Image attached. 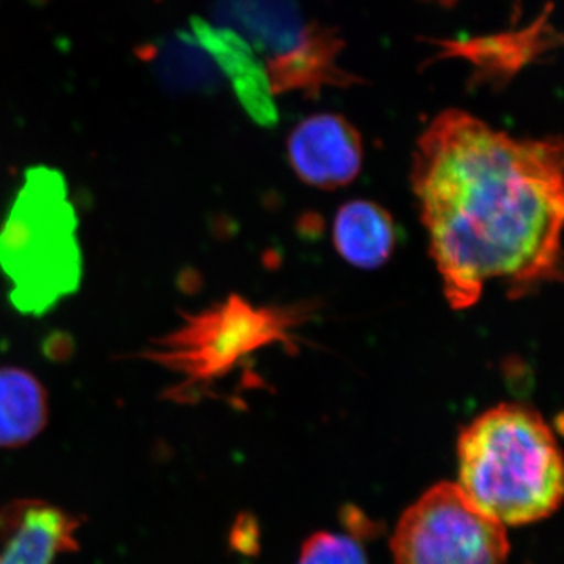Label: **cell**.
Returning a JSON list of instances; mask_svg holds the SVG:
<instances>
[{
	"label": "cell",
	"instance_id": "6da1fadb",
	"mask_svg": "<svg viewBox=\"0 0 564 564\" xmlns=\"http://www.w3.org/2000/svg\"><path fill=\"white\" fill-rule=\"evenodd\" d=\"M563 143L516 139L467 111L434 117L415 143L411 182L452 310L489 284L508 299L562 278Z\"/></svg>",
	"mask_w": 564,
	"mask_h": 564
},
{
	"label": "cell",
	"instance_id": "9c48e42d",
	"mask_svg": "<svg viewBox=\"0 0 564 564\" xmlns=\"http://www.w3.org/2000/svg\"><path fill=\"white\" fill-rule=\"evenodd\" d=\"M76 516L40 500H21L0 511V564H54L77 549Z\"/></svg>",
	"mask_w": 564,
	"mask_h": 564
},
{
	"label": "cell",
	"instance_id": "52a82bcc",
	"mask_svg": "<svg viewBox=\"0 0 564 564\" xmlns=\"http://www.w3.org/2000/svg\"><path fill=\"white\" fill-rule=\"evenodd\" d=\"M288 154L293 172L304 184L336 191L361 173V133L340 115H314L293 129Z\"/></svg>",
	"mask_w": 564,
	"mask_h": 564
},
{
	"label": "cell",
	"instance_id": "8992f818",
	"mask_svg": "<svg viewBox=\"0 0 564 564\" xmlns=\"http://www.w3.org/2000/svg\"><path fill=\"white\" fill-rule=\"evenodd\" d=\"M554 6L547 3L543 13L524 29L475 36L464 40H425L440 51L425 62L432 63L462 58L473 66V87L502 90L511 80L533 63L562 46V35L551 24Z\"/></svg>",
	"mask_w": 564,
	"mask_h": 564
},
{
	"label": "cell",
	"instance_id": "7c38bea8",
	"mask_svg": "<svg viewBox=\"0 0 564 564\" xmlns=\"http://www.w3.org/2000/svg\"><path fill=\"white\" fill-rule=\"evenodd\" d=\"M47 395L32 373L18 367L0 369V447H21L47 423Z\"/></svg>",
	"mask_w": 564,
	"mask_h": 564
},
{
	"label": "cell",
	"instance_id": "8fae6325",
	"mask_svg": "<svg viewBox=\"0 0 564 564\" xmlns=\"http://www.w3.org/2000/svg\"><path fill=\"white\" fill-rule=\"evenodd\" d=\"M333 242L340 258L350 265L380 269L395 250V223L380 204L355 199L337 210Z\"/></svg>",
	"mask_w": 564,
	"mask_h": 564
},
{
	"label": "cell",
	"instance_id": "3957f363",
	"mask_svg": "<svg viewBox=\"0 0 564 564\" xmlns=\"http://www.w3.org/2000/svg\"><path fill=\"white\" fill-rule=\"evenodd\" d=\"M77 229L65 176L50 166L29 169L0 228V270L21 314H47L79 289L84 259Z\"/></svg>",
	"mask_w": 564,
	"mask_h": 564
},
{
	"label": "cell",
	"instance_id": "ba28073f",
	"mask_svg": "<svg viewBox=\"0 0 564 564\" xmlns=\"http://www.w3.org/2000/svg\"><path fill=\"white\" fill-rule=\"evenodd\" d=\"M344 46L339 29L318 22L304 25L295 46L274 54L265 63L273 96L299 91L306 98H317L325 87L348 88L364 84L361 77L340 68L337 63Z\"/></svg>",
	"mask_w": 564,
	"mask_h": 564
},
{
	"label": "cell",
	"instance_id": "7a4b0ae2",
	"mask_svg": "<svg viewBox=\"0 0 564 564\" xmlns=\"http://www.w3.org/2000/svg\"><path fill=\"white\" fill-rule=\"evenodd\" d=\"M464 496L500 524L543 521L563 500L562 452L543 415L521 403H500L458 437Z\"/></svg>",
	"mask_w": 564,
	"mask_h": 564
},
{
	"label": "cell",
	"instance_id": "5b68a950",
	"mask_svg": "<svg viewBox=\"0 0 564 564\" xmlns=\"http://www.w3.org/2000/svg\"><path fill=\"white\" fill-rule=\"evenodd\" d=\"M391 551L393 564H507L510 543L456 484H440L404 511Z\"/></svg>",
	"mask_w": 564,
	"mask_h": 564
},
{
	"label": "cell",
	"instance_id": "4fadbf2b",
	"mask_svg": "<svg viewBox=\"0 0 564 564\" xmlns=\"http://www.w3.org/2000/svg\"><path fill=\"white\" fill-rule=\"evenodd\" d=\"M299 564H367V560L352 538L322 532L304 543Z\"/></svg>",
	"mask_w": 564,
	"mask_h": 564
},
{
	"label": "cell",
	"instance_id": "30bf717a",
	"mask_svg": "<svg viewBox=\"0 0 564 564\" xmlns=\"http://www.w3.org/2000/svg\"><path fill=\"white\" fill-rule=\"evenodd\" d=\"M198 39L214 54L218 65L232 82L237 98L252 120L261 126H273L278 110L270 90L265 66L258 62L251 47L231 31H217L204 22L195 25Z\"/></svg>",
	"mask_w": 564,
	"mask_h": 564
},
{
	"label": "cell",
	"instance_id": "277c9868",
	"mask_svg": "<svg viewBox=\"0 0 564 564\" xmlns=\"http://www.w3.org/2000/svg\"><path fill=\"white\" fill-rule=\"evenodd\" d=\"M302 307L254 306L231 295L202 313L187 315L180 328L154 340L147 358L181 377L174 399L185 402L231 375L256 352L293 348Z\"/></svg>",
	"mask_w": 564,
	"mask_h": 564
}]
</instances>
